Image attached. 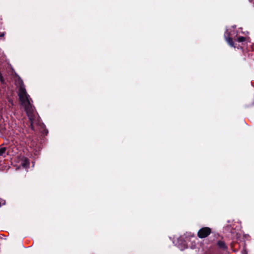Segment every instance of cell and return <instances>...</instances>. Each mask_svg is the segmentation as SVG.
Instances as JSON below:
<instances>
[{"mask_svg": "<svg viewBox=\"0 0 254 254\" xmlns=\"http://www.w3.org/2000/svg\"><path fill=\"white\" fill-rule=\"evenodd\" d=\"M19 96L20 104L24 107V109L28 118L31 121L32 127H33V123L34 120V111L25 89L22 87H20L19 88Z\"/></svg>", "mask_w": 254, "mask_h": 254, "instance_id": "cell-1", "label": "cell"}, {"mask_svg": "<svg viewBox=\"0 0 254 254\" xmlns=\"http://www.w3.org/2000/svg\"><path fill=\"white\" fill-rule=\"evenodd\" d=\"M212 229L209 227H204L201 229L197 233L198 237L200 238H205L211 234Z\"/></svg>", "mask_w": 254, "mask_h": 254, "instance_id": "cell-2", "label": "cell"}, {"mask_svg": "<svg viewBox=\"0 0 254 254\" xmlns=\"http://www.w3.org/2000/svg\"><path fill=\"white\" fill-rule=\"evenodd\" d=\"M238 34V37L237 38H236V39L235 40L234 44L235 46L236 45H238V47H241V45L242 44H246V36L245 35H241L242 33H240L239 32H237Z\"/></svg>", "mask_w": 254, "mask_h": 254, "instance_id": "cell-3", "label": "cell"}, {"mask_svg": "<svg viewBox=\"0 0 254 254\" xmlns=\"http://www.w3.org/2000/svg\"><path fill=\"white\" fill-rule=\"evenodd\" d=\"M6 150V149L5 148L0 149V156L4 154V153H5Z\"/></svg>", "mask_w": 254, "mask_h": 254, "instance_id": "cell-4", "label": "cell"}, {"mask_svg": "<svg viewBox=\"0 0 254 254\" xmlns=\"http://www.w3.org/2000/svg\"><path fill=\"white\" fill-rule=\"evenodd\" d=\"M0 80H1L2 83H3L4 81V78H3V76H2V75L1 72H0Z\"/></svg>", "mask_w": 254, "mask_h": 254, "instance_id": "cell-5", "label": "cell"}, {"mask_svg": "<svg viewBox=\"0 0 254 254\" xmlns=\"http://www.w3.org/2000/svg\"><path fill=\"white\" fill-rule=\"evenodd\" d=\"M1 203H0V207H1Z\"/></svg>", "mask_w": 254, "mask_h": 254, "instance_id": "cell-6", "label": "cell"}]
</instances>
